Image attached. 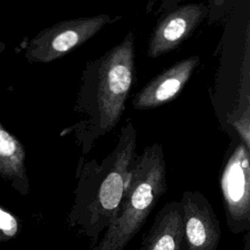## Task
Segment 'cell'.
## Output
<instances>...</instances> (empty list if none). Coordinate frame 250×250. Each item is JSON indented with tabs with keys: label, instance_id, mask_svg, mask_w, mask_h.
I'll return each instance as SVG.
<instances>
[{
	"label": "cell",
	"instance_id": "9c48e42d",
	"mask_svg": "<svg viewBox=\"0 0 250 250\" xmlns=\"http://www.w3.org/2000/svg\"><path fill=\"white\" fill-rule=\"evenodd\" d=\"M139 250H187L180 201H170L158 211Z\"/></svg>",
	"mask_w": 250,
	"mask_h": 250
},
{
	"label": "cell",
	"instance_id": "8fae6325",
	"mask_svg": "<svg viewBox=\"0 0 250 250\" xmlns=\"http://www.w3.org/2000/svg\"><path fill=\"white\" fill-rule=\"evenodd\" d=\"M19 229V225L14 216L0 208V230L7 236H14Z\"/></svg>",
	"mask_w": 250,
	"mask_h": 250
},
{
	"label": "cell",
	"instance_id": "3957f363",
	"mask_svg": "<svg viewBox=\"0 0 250 250\" xmlns=\"http://www.w3.org/2000/svg\"><path fill=\"white\" fill-rule=\"evenodd\" d=\"M166 189L164 149L160 144L153 143L135 157L127 174L121 203L92 250H124Z\"/></svg>",
	"mask_w": 250,
	"mask_h": 250
},
{
	"label": "cell",
	"instance_id": "5b68a950",
	"mask_svg": "<svg viewBox=\"0 0 250 250\" xmlns=\"http://www.w3.org/2000/svg\"><path fill=\"white\" fill-rule=\"evenodd\" d=\"M117 19L119 17L101 14L60 21L37 39L36 56L50 62L67 55Z\"/></svg>",
	"mask_w": 250,
	"mask_h": 250
},
{
	"label": "cell",
	"instance_id": "ba28073f",
	"mask_svg": "<svg viewBox=\"0 0 250 250\" xmlns=\"http://www.w3.org/2000/svg\"><path fill=\"white\" fill-rule=\"evenodd\" d=\"M198 56L177 62L151 79L133 99L136 109H150L174 100L186 86L199 63Z\"/></svg>",
	"mask_w": 250,
	"mask_h": 250
},
{
	"label": "cell",
	"instance_id": "6da1fadb",
	"mask_svg": "<svg viewBox=\"0 0 250 250\" xmlns=\"http://www.w3.org/2000/svg\"><path fill=\"white\" fill-rule=\"evenodd\" d=\"M135 80V35L129 31L110 50L86 63L73 111L78 121L62 135H72L82 156L120 121Z\"/></svg>",
	"mask_w": 250,
	"mask_h": 250
},
{
	"label": "cell",
	"instance_id": "8992f818",
	"mask_svg": "<svg viewBox=\"0 0 250 250\" xmlns=\"http://www.w3.org/2000/svg\"><path fill=\"white\" fill-rule=\"evenodd\" d=\"M180 203L187 250H217L222 230L207 197L199 191L187 190Z\"/></svg>",
	"mask_w": 250,
	"mask_h": 250
},
{
	"label": "cell",
	"instance_id": "7a4b0ae2",
	"mask_svg": "<svg viewBox=\"0 0 250 250\" xmlns=\"http://www.w3.org/2000/svg\"><path fill=\"white\" fill-rule=\"evenodd\" d=\"M137 156V131L131 120L120 129L114 148L102 162L81 156L77 185L66 224L90 239L93 248L109 226L124 194L128 171Z\"/></svg>",
	"mask_w": 250,
	"mask_h": 250
},
{
	"label": "cell",
	"instance_id": "277c9868",
	"mask_svg": "<svg viewBox=\"0 0 250 250\" xmlns=\"http://www.w3.org/2000/svg\"><path fill=\"white\" fill-rule=\"evenodd\" d=\"M227 226L239 234L250 230L249 148L240 142L229 156L220 180Z\"/></svg>",
	"mask_w": 250,
	"mask_h": 250
},
{
	"label": "cell",
	"instance_id": "30bf717a",
	"mask_svg": "<svg viewBox=\"0 0 250 250\" xmlns=\"http://www.w3.org/2000/svg\"><path fill=\"white\" fill-rule=\"evenodd\" d=\"M0 157L7 159L10 167L15 171L21 170L23 149L13 136L2 128H0Z\"/></svg>",
	"mask_w": 250,
	"mask_h": 250
},
{
	"label": "cell",
	"instance_id": "52a82bcc",
	"mask_svg": "<svg viewBox=\"0 0 250 250\" xmlns=\"http://www.w3.org/2000/svg\"><path fill=\"white\" fill-rule=\"evenodd\" d=\"M208 7L186 4L166 14L157 22L148 40L146 55L154 59L178 48L206 18Z\"/></svg>",
	"mask_w": 250,
	"mask_h": 250
},
{
	"label": "cell",
	"instance_id": "7c38bea8",
	"mask_svg": "<svg viewBox=\"0 0 250 250\" xmlns=\"http://www.w3.org/2000/svg\"><path fill=\"white\" fill-rule=\"evenodd\" d=\"M242 250H250V230L246 231L243 239V249Z\"/></svg>",
	"mask_w": 250,
	"mask_h": 250
}]
</instances>
